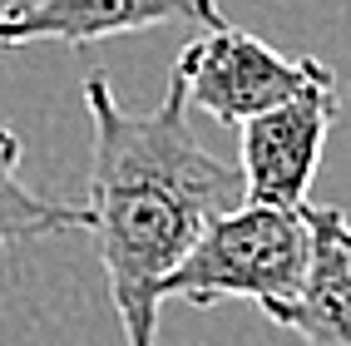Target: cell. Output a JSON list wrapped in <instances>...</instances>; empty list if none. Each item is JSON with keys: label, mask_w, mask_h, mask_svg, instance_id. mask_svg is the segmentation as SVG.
I'll return each mask as SVG.
<instances>
[{"label": "cell", "mask_w": 351, "mask_h": 346, "mask_svg": "<svg viewBox=\"0 0 351 346\" xmlns=\"http://www.w3.org/2000/svg\"><path fill=\"white\" fill-rule=\"evenodd\" d=\"M173 20H193L213 30L228 15L218 10V0H15L0 10V50H20L40 40H55L64 50H89L99 40L158 30Z\"/></svg>", "instance_id": "obj_5"}, {"label": "cell", "mask_w": 351, "mask_h": 346, "mask_svg": "<svg viewBox=\"0 0 351 346\" xmlns=\"http://www.w3.org/2000/svg\"><path fill=\"white\" fill-rule=\"evenodd\" d=\"M89 109V233L99 243L124 346H158V307L203 227L247 203L243 169L198 144L189 95L173 79L158 109L129 114L109 75L84 79Z\"/></svg>", "instance_id": "obj_1"}, {"label": "cell", "mask_w": 351, "mask_h": 346, "mask_svg": "<svg viewBox=\"0 0 351 346\" xmlns=\"http://www.w3.org/2000/svg\"><path fill=\"white\" fill-rule=\"evenodd\" d=\"M173 79L189 95V109H203L218 124H247L252 114H267L317 84H332L337 69L317 55H282L267 40H257L238 25H213L183 45Z\"/></svg>", "instance_id": "obj_3"}, {"label": "cell", "mask_w": 351, "mask_h": 346, "mask_svg": "<svg viewBox=\"0 0 351 346\" xmlns=\"http://www.w3.org/2000/svg\"><path fill=\"white\" fill-rule=\"evenodd\" d=\"M312 227H317V258L307 272L297 307L287 312L282 332L302 336L307 346H351V262L337 238V213L341 208L307 203Z\"/></svg>", "instance_id": "obj_6"}, {"label": "cell", "mask_w": 351, "mask_h": 346, "mask_svg": "<svg viewBox=\"0 0 351 346\" xmlns=\"http://www.w3.org/2000/svg\"><path fill=\"white\" fill-rule=\"evenodd\" d=\"M337 114H341V95L332 79L238 124V169L247 203H272V208L307 203L312 178L322 169L326 134L337 129Z\"/></svg>", "instance_id": "obj_4"}, {"label": "cell", "mask_w": 351, "mask_h": 346, "mask_svg": "<svg viewBox=\"0 0 351 346\" xmlns=\"http://www.w3.org/2000/svg\"><path fill=\"white\" fill-rule=\"evenodd\" d=\"M337 238H341V247H346V262H351V223L337 213Z\"/></svg>", "instance_id": "obj_8"}, {"label": "cell", "mask_w": 351, "mask_h": 346, "mask_svg": "<svg viewBox=\"0 0 351 346\" xmlns=\"http://www.w3.org/2000/svg\"><path fill=\"white\" fill-rule=\"evenodd\" d=\"M312 258H317V227L307 203L302 208L238 203L232 213L203 227L193 252L173 267L163 297L193 307L252 302L272 327H282L307 287Z\"/></svg>", "instance_id": "obj_2"}, {"label": "cell", "mask_w": 351, "mask_h": 346, "mask_svg": "<svg viewBox=\"0 0 351 346\" xmlns=\"http://www.w3.org/2000/svg\"><path fill=\"white\" fill-rule=\"evenodd\" d=\"M69 227H89V208H69L35 193L20 178V134L0 124V247H20L50 233H69Z\"/></svg>", "instance_id": "obj_7"}]
</instances>
